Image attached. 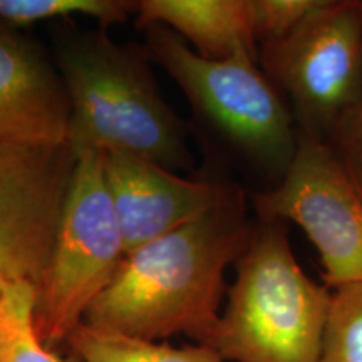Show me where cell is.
Instances as JSON below:
<instances>
[{
	"label": "cell",
	"mask_w": 362,
	"mask_h": 362,
	"mask_svg": "<svg viewBox=\"0 0 362 362\" xmlns=\"http://www.w3.org/2000/svg\"><path fill=\"white\" fill-rule=\"evenodd\" d=\"M81 362H226L208 346L173 347L81 322L66 341Z\"/></svg>",
	"instance_id": "7c38bea8"
},
{
	"label": "cell",
	"mask_w": 362,
	"mask_h": 362,
	"mask_svg": "<svg viewBox=\"0 0 362 362\" xmlns=\"http://www.w3.org/2000/svg\"><path fill=\"white\" fill-rule=\"evenodd\" d=\"M252 203L260 221H292L304 230L325 287L362 282V197L327 143L298 131L284 178Z\"/></svg>",
	"instance_id": "52a82bcc"
},
{
	"label": "cell",
	"mask_w": 362,
	"mask_h": 362,
	"mask_svg": "<svg viewBox=\"0 0 362 362\" xmlns=\"http://www.w3.org/2000/svg\"><path fill=\"white\" fill-rule=\"evenodd\" d=\"M69 192L35 298V329L47 347L66 342L124 260V240L103 153L72 148Z\"/></svg>",
	"instance_id": "5b68a950"
},
{
	"label": "cell",
	"mask_w": 362,
	"mask_h": 362,
	"mask_svg": "<svg viewBox=\"0 0 362 362\" xmlns=\"http://www.w3.org/2000/svg\"><path fill=\"white\" fill-rule=\"evenodd\" d=\"M103 160L126 255L205 215L230 188L210 180L183 178L139 158L103 155Z\"/></svg>",
	"instance_id": "9c48e42d"
},
{
	"label": "cell",
	"mask_w": 362,
	"mask_h": 362,
	"mask_svg": "<svg viewBox=\"0 0 362 362\" xmlns=\"http://www.w3.org/2000/svg\"><path fill=\"white\" fill-rule=\"evenodd\" d=\"M146 30L149 56L176 81L198 117L240 160L279 183L296 156L298 129L259 57L210 61L166 27Z\"/></svg>",
	"instance_id": "277c9868"
},
{
	"label": "cell",
	"mask_w": 362,
	"mask_h": 362,
	"mask_svg": "<svg viewBox=\"0 0 362 362\" xmlns=\"http://www.w3.org/2000/svg\"><path fill=\"white\" fill-rule=\"evenodd\" d=\"M76 155L71 144L0 143V293L42 282Z\"/></svg>",
	"instance_id": "ba28073f"
},
{
	"label": "cell",
	"mask_w": 362,
	"mask_h": 362,
	"mask_svg": "<svg viewBox=\"0 0 362 362\" xmlns=\"http://www.w3.org/2000/svg\"><path fill=\"white\" fill-rule=\"evenodd\" d=\"M131 12H136V2L128 0H0V22L8 27L78 16L106 27L126 22Z\"/></svg>",
	"instance_id": "5bb4252c"
},
{
	"label": "cell",
	"mask_w": 362,
	"mask_h": 362,
	"mask_svg": "<svg viewBox=\"0 0 362 362\" xmlns=\"http://www.w3.org/2000/svg\"><path fill=\"white\" fill-rule=\"evenodd\" d=\"M56 54L71 106V148L188 170L183 123L161 98L143 52L103 30H76L62 35Z\"/></svg>",
	"instance_id": "7a4b0ae2"
},
{
	"label": "cell",
	"mask_w": 362,
	"mask_h": 362,
	"mask_svg": "<svg viewBox=\"0 0 362 362\" xmlns=\"http://www.w3.org/2000/svg\"><path fill=\"white\" fill-rule=\"evenodd\" d=\"M259 64L297 129L327 141L362 93V0H322L291 34L260 45Z\"/></svg>",
	"instance_id": "8992f818"
},
{
	"label": "cell",
	"mask_w": 362,
	"mask_h": 362,
	"mask_svg": "<svg viewBox=\"0 0 362 362\" xmlns=\"http://www.w3.org/2000/svg\"><path fill=\"white\" fill-rule=\"evenodd\" d=\"M37 288L16 284L0 293V362H81L61 357L40 341L35 329Z\"/></svg>",
	"instance_id": "4fadbf2b"
},
{
	"label": "cell",
	"mask_w": 362,
	"mask_h": 362,
	"mask_svg": "<svg viewBox=\"0 0 362 362\" xmlns=\"http://www.w3.org/2000/svg\"><path fill=\"white\" fill-rule=\"evenodd\" d=\"M69 117L57 67L0 22V143L67 144Z\"/></svg>",
	"instance_id": "30bf717a"
},
{
	"label": "cell",
	"mask_w": 362,
	"mask_h": 362,
	"mask_svg": "<svg viewBox=\"0 0 362 362\" xmlns=\"http://www.w3.org/2000/svg\"><path fill=\"white\" fill-rule=\"evenodd\" d=\"M325 143L362 197V93Z\"/></svg>",
	"instance_id": "e0dca14e"
},
{
	"label": "cell",
	"mask_w": 362,
	"mask_h": 362,
	"mask_svg": "<svg viewBox=\"0 0 362 362\" xmlns=\"http://www.w3.org/2000/svg\"><path fill=\"white\" fill-rule=\"evenodd\" d=\"M136 13L139 27H170L210 61L240 54L259 57L247 0H141L136 2Z\"/></svg>",
	"instance_id": "8fae6325"
},
{
	"label": "cell",
	"mask_w": 362,
	"mask_h": 362,
	"mask_svg": "<svg viewBox=\"0 0 362 362\" xmlns=\"http://www.w3.org/2000/svg\"><path fill=\"white\" fill-rule=\"evenodd\" d=\"M320 2L322 0H247L248 19L259 47L291 34Z\"/></svg>",
	"instance_id": "2e32d148"
},
{
	"label": "cell",
	"mask_w": 362,
	"mask_h": 362,
	"mask_svg": "<svg viewBox=\"0 0 362 362\" xmlns=\"http://www.w3.org/2000/svg\"><path fill=\"white\" fill-rule=\"evenodd\" d=\"M210 346L226 362H319L330 288L305 275L282 221H260Z\"/></svg>",
	"instance_id": "3957f363"
},
{
	"label": "cell",
	"mask_w": 362,
	"mask_h": 362,
	"mask_svg": "<svg viewBox=\"0 0 362 362\" xmlns=\"http://www.w3.org/2000/svg\"><path fill=\"white\" fill-rule=\"evenodd\" d=\"M319 362H362V282L330 292Z\"/></svg>",
	"instance_id": "9a60e30c"
},
{
	"label": "cell",
	"mask_w": 362,
	"mask_h": 362,
	"mask_svg": "<svg viewBox=\"0 0 362 362\" xmlns=\"http://www.w3.org/2000/svg\"><path fill=\"white\" fill-rule=\"evenodd\" d=\"M253 228L242 193L230 187L205 215L126 255L84 322L144 341L183 334L210 346L225 272L245 252Z\"/></svg>",
	"instance_id": "6da1fadb"
}]
</instances>
